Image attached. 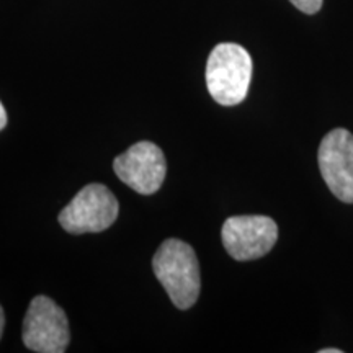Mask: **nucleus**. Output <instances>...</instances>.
<instances>
[{
  "label": "nucleus",
  "instance_id": "obj_9",
  "mask_svg": "<svg viewBox=\"0 0 353 353\" xmlns=\"http://www.w3.org/2000/svg\"><path fill=\"white\" fill-rule=\"evenodd\" d=\"M6 125H7V112L6 108H3L2 101H0V130H3Z\"/></svg>",
  "mask_w": 353,
  "mask_h": 353
},
{
  "label": "nucleus",
  "instance_id": "obj_1",
  "mask_svg": "<svg viewBox=\"0 0 353 353\" xmlns=\"http://www.w3.org/2000/svg\"><path fill=\"white\" fill-rule=\"evenodd\" d=\"M157 280L179 309H190L201 290L200 263L192 245L180 239H167L152 259Z\"/></svg>",
  "mask_w": 353,
  "mask_h": 353
},
{
  "label": "nucleus",
  "instance_id": "obj_3",
  "mask_svg": "<svg viewBox=\"0 0 353 353\" xmlns=\"http://www.w3.org/2000/svg\"><path fill=\"white\" fill-rule=\"evenodd\" d=\"M117 198L105 185L83 187L59 213V224L70 234L101 232L118 218Z\"/></svg>",
  "mask_w": 353,
  "mask_h": 353
},
{
  "label": "nucleus",
  "instance_id": "obj_4",
  "mask_svg": "<svg viewBox=\"0 0 353 353\" xmlns=\"http://www.w3.org/2000/svg\"><path fill=\"white\" fill-rule=\"evenodd\" d=\"M70 342L68 316L48 296L30 303L23 321V343L38 353H64Z\"/></svg>",
  "mask_w": 353,
  "mask_h": 353
},
{
  "label": "nucleus",
  "instance_id": "obj_10",
  "mask_svg": "<svg viewBox=\"0 0 353 353\" xmlns=\"http://www.w3.org/2000/svg\"><path fill=\"white\" fill-rule=\"evenodd\" d=\"M3 325H6V314H3V309L0 306V339H2L3 334Z\"/></svg>",
  "mask_w": 353,
  "mask_h": 353
},
{
  "label": "nucleus",
  "instance_id": "obj_11",
  "mask_svg": "<svg viewBox=\"0 0 353 353\" xmlns=\"http://www.w3.org/2000/svg\"><path fill=\"white\" fill-rule=\"evenodd\" d=\"M319 353H342L341 348H324V350H319Z\"/></svg>",
  "mask_w": 353,
  "mask_h": 353
},
{
  "label": "nucleus",
  "instance_id": "obj_7",
  "mask_svg": "<svg viewBox=\"0 0 353 353\" xmlns=\"http://www.w3.org/2000/svg\"><path fill=\"white\" fill-rule=\"evenodd\" d=\"M322 179L335 198L353 203V134L337 128L321 141L317 152Z\"/></svg>",
  "mask_w": 353,
  "mask_h": 353
},
{
  "label": "nucleus",
  "instance_id": "obj_2",
  "mask_svg": "<svg viewBox=\"0 0 353 353\" xmlns=\"http://www.w3.org/2000/svg\"><path fill=\"white\" fill-rule=\"evenodd\" d=\"M252 57L236 43H221L211 51L206 64V85L223 107L239 105L249 92Z\"/></svg>",
  "mask_w": 353,
  "mask_h": 353
},
{
  "label": "nucleus",
  "instance_id": "obj_5",
  "mask_svg": "<svg viewBox=\"0 0 353 353\" xmlns=\"http://www.w3.org/2000/svg\"><path fill=\"white\" fill-rule=\"evenodd\" d=\"M221 237L234 260L247 262L270 252L276 244L278 226L268 216H232L223 224Z\"/></svg>",
  "mask_w": 353,
  "mask_h": 353
},
{
  "label": "nucleus",
  "instance_id": "obj_6",
  "mask_svg": "<svg viewBox=\"0 0 353 353\" xmlns=\"http://www.w3.org/2000/svg\"><path fill=\"white\" fill-rule=\"evenodd\" d=\"M118 179L128 187L141 193L152 195L162 187L167 174L164 152L151 141H141L113 161Z\"/></svg>",
  "mask_w": 353,
  "mask_h": 353
},
{
  "label": "nucleus",
  "instance_id": "obj_8",
  "mask_svg": "<svg viewBox=\"0 0 353 353\" xmlns=\"http://www.w3.org/2000/svg\"><path fill=\"white\" fill-rule=\"evenodd\" d=\"M290 2L293 3L298 10H301L303 13L314 15V13L321 10L322 2H324V0H290Z\"/></svg>",
  "mask_w": 353,
  "mask_h": 353
}]
</instances>
